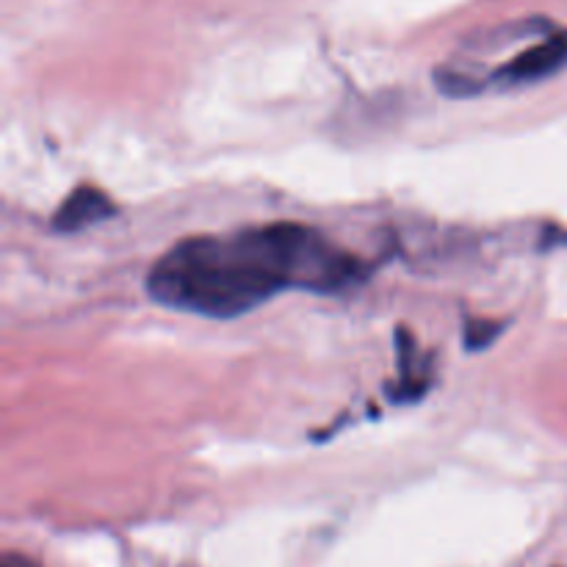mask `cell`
<instances>
[{"mask_svg":"<svg viewBox=\"0 0 567 567\" xmlns=\"http://www.w3.org/2000/svg\"><path fill=\"white\" fill-rule=\"evenodd\" d=\"M369 266L299 221L247 227L225 236L183 238L147 275L158 305L205 319H236L286 291L338 293Z\"/></svg>","mask_w":567,"mask_h":567,"instance_id":"cell-1","label":"cell"},{"mask_svg":"<svg viewBox=\"0 0 567 567\" xmlns=\"http://www.w3.org/2000/svg\"><path fill=\"white\" fill-rule=\"evenodd\" d=\"M567 66V28H551L537 37L529 48L520 50L509 61L498 64L491 75L482 78V92L491 86L518 89L548 81Z\"/></svg>","mask_w":567,"mask_h":567,"instance_id":"cell-2","label":"cell"},{"mask_svg":"<svg viewBox=\"0 0 567 567\" xmlns=\"http://www.w3.org/2000/svg\"><path fill=\"white\" fill-rule=\"evenodd\" d=\"M116 216V203L105 192L94 186H81L59 205L53 214V230L59 233H81L86 227Z\"/></svg>","mask_w":567,"mask_h":567,"instance_id":"cell-3","label":"cell"},{"mask_svg":"<svg viewBox=\"0 0 567 567\" xmlns=\"http://www.w3.org/2000/svg\"><path fill=\"white\" fill-rule=\"evenodd\" d=\"M396 347H399V380L396 385L388 388L393 402H408V399H424L426 388H430V369H421L415 363V341L404 327L396 330Z\"/></svg>","mask_w":567,"mask_h":567,"instance_id":"cell-4","label":"cell"},{"mask_svg":"<svg viewBox=\"0 0 567 567\" xmlns=\"http://www.w3.org/2000/svg\"><path fill=\"white\" fill-rule=\"evenodd\" d=\"M504 321H491V319H465V336L463 343L468 352H480L487 349L498 336L504 332Z\"/></svg>","mask_w":567,"mask_h":567,"instance_id":"cell-5","label":"cell"},{"mask_svg":"<svg viewBox=\"0 0 567 567\" xmlns=\"http://www.w3.org/2000/svg\"><path fill=\"white\" fill-rule=\"evenodd\" d=\"M0 567H39L33 559L22 557V554H6L3 563H0Z\"/></svg>","mask_w":567,"mask_h":567,"instance_id":"cell-6","label":"cell"}]
</instances>
